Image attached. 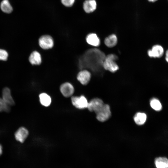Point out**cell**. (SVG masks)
Masks as SVG:
<instances>
[{"label": "cell", "mask_w": 168, "mask_h": 168, "mask_svg": "<svg viewBox=\"0 0 168 168\" xmlns=\"http://www.w3.org/2000/svg\"><path fill=\"white\" fill-rule=\"evenodd\" d=\"M105 57V54L97 49H88L79 60L80 68H89L94 72H100Z\"/></svg>", "instance_id": "6da1fadb"}, {"label": "cell", "mask_w": 168, "mask_h": 168, "mask_svg": "<svg viewBox=\"0 0 168 168\" xmlns=\"http://www.w3.org/2000/svg\"><path fill=\"white\" fill-rule=\"evenodd\" d=\"M118 59V57L114 54H110L105 56L103 63V68L112 72H116L119 68L115 62Z\"/></svg>", "instance_id": "7a4b0ae2"}, {"label": "cell", "mask_w": 168, "mask_h": 168, "mask_svg": "<svg viewBox=\"0 0 168 168\" xmlns=\"http://www.w3.org/2000/svg\"><path fill=\"white\" fill-rule=\"evenodd\" d=\"M96 118L99 121L104 122L110 117L111 112L109 105L104 104L102 107L96 113Z\"/></svg>", "instance_id": "3957f363"}, {"label": "cell", "mask_w": 168, "mask_h": 168, "mask_svg": "<svg viewBox=\"0 0 168 168\" xmlns=\"http://www.w3.org/2000/svg\"><path fill=\"white\" fill-rule=\"evenodd\" d=\"M71 99L72 104L76 108L80 109L87 108L88 102L84 96H72Z\"/></svg>", "instance_id": "277c9868"}, {"label": "cell", "mask_w": 168, "mask_h": 168, "mask_svg": "<svg viewBox=\"0 0 168 168\" xmlns=\"http://www.w3.org/2000/svg\"><path fill=\"white\" fill-rule=\"evenodd\" d=\"M39 44L40 47L43 49H48L53 47L54 41L51 36L49 35H44L39 38Z\"/></svg>", "instance_id": "5b68a950"}, {"label": "cell", "mask_w": 168, "mask_h": 168, "mask_svg": "<svg viewBox=\"0 0 168 168\" xmlns=\"http://www.w3.org/2000/svg\"><path fill=\"white\" fill-rule=\"evenodd\" d=\"M102 100L99 98H94L88 102L87 108L91 112L95 113L98 111L104 105Z\"/></svg>", "instance_id": "8992f818"}, {"label": "cell", "mask_w": 168, "mask_h": 168, "mask_svg": "<svg viewBox=\"0 0 168 168\" xmlns=\"http://www.w3.org/2000/svg\"><path fill=\"white\" fill-rule=\"evenodd\" d=\"M60 90L63 95L66 97L71 96L74 91L73 86L68 82H66L62 84L60 87Z\"/></svg>", "instance_id": "52a82bcc"}, {"label": "cell", "mask_w": 168, "mask_h": 168, "mask_svg": "<svg viewBox=\"0 0 168 168\" xmlns=\"http://www.w3.org/2000/svg\"><path fill=\"white\" fill-rule=\"evenodd\" d=\"M91 77V74L88 71L84 69L80 71L77 75L78 81L83 85L87 84L90 82Z\"/></svg>", "instance_id": "ba28073f"}, {"label": "cell", "mask_w": 168, "mask_h": 168, "mask_svg": "<svg viewBox=\"0 0 168 168\" xmlns=\"http://www.w3.org/2000/svg\"><path fill=\"white\" fill-rule=\"evenodd\" d=\"M164 52V49L161 46L156 45L151 49L149 50L147 53L150 57L160 58L163 55Z\"/></svg>", "instance_id": "9c48e42d"}, {"label": "cell", "mask_w": 168, "mask_h": 168, "mask_svg": "<svg viewBox=\"0 0 168 168\" xmlns=\"http://www.w3.org/2000/svg\"><path fill=\"white\" fill-rule=\"evenodd\" d=\"M29 134L28 130L24 127L19 128L15 132V137L18 141L23 143L26 139Z\"/></svg>", "instance_id": "30bf717a"}, {"label": "cell", "mask_w": 168, "mask_h": 168, "mask_svg": "<svg viewBox=\"0 0 168 168\" xmlns=\"http://www.w3.org/2000/svg\"><path fill=\"white\" fill-rule=\"evenodd\" d=\"M2 98L10 106L13 105L15 104V102L11 96L10 90L7 87H5L3 89Z\"/></svg>", "instance_id": "8fae6325"}, {"label": "cell", "mask_w": 168, "mask_h": 168, "mask_svg": "<svg viewBox=\"0 0 168 168\" xmlns=\"http://www.w3.org/2000/svg\"><path fill=\"white\" fill-rule=\"evenodd\" d=\"M96 2L95 0H86L83 4V8L87 13L94 12L96 9Z\"/></svg>", "instance_id": "7c38bea8"}, {"label": "cell", "mask_w": 168, "mask_h": 168, "mask_svg": "<svg viewBox=\"0 0 168 168\" xmlns=\"http://www.w3.org/2000/svg\"><path fill=\"white\" fill-rule=\"evenodd\" d=\"M86 40L88 44L95 47H97L100 44V39L95 33L88 34L86 36Z\"/></svg>", "instance_id": "4fadbf2b"}, {"label": "cell", "mask_w": 168, "mask_h": 168, "mask_svg": "<svg viewBox=\"0 0 168 168\" xmlns=\"http://www.w3.org/2000/svg\"><path fill=\"white\" fill-rule=\"evenodd\" d=\"M29 60L30 63L32 65H40L42 62L41 55L38 51H34L30 54L29 57Z\"/></svg>", "instance_id": "5bb4252c"}, {"label": "cell", "mask_w": 168, "mask_h": 168, "mask_svg": "<svg viewBox=\"0 0 168 168\" xmlns=\"http://www.w3.org/2000/svg\"><path fill=\"white\" fill-rule=\"evenodd\" d=\"M154 163L156 168H168V159L166 157H158L155 158Z\"/></svg>", "instance_id": "9a60e30c"}, {"label": "cell", "mask_w": 168, "mask_h": 168, "mask_svg": "<svg viewBox=\"0 0 168 168\" xmlns=\"http://www.w3.org/2000/svg\"><path fill=\"white\" fill-rule=\"evenodd\" d=\"M117 43V38L114 34H112L106 37L104 40L105 45L108 47H113L116 45Z\"/></svg>", "instance_id": "2e32d148"}, {"label": "cell", "mask_w": 168, "mask_h": 168, "mask_svg": "<svg viewBox=\"0 0 168 168\" xmlns=\"http://www.w3.org/2000/svg\"><path fill=\"white\" fill-rule=\"evenodd\" d=\"M147 116L143 113L138 112L134 115L133 117L135 122L138 125H142L144 124L146 121Z\"/></svg>", "instance_id": "e0dca14e"}, {"label": "cell", "mask_w": 168, "mask_h": 168, "mask_svg": "<svg viewBox=\"0 0 168 168\" xmlns=\"http://www.w3.org/2000/svg\"><path fill=\"white\" fill-rule=\"evenodd\" d=\"M40 103L44 106L47 107L49 106L51 102V99L50 97L47 94L43 93L39 95Z\"/></svg>", "instance_id": "ac0fdd59"}, {"label": "cell", "mask_w": 168, "mask_h": 168, "mask_svg": "<svg viewBox=\"0 0 168 168\" xmlns=\"http://www.w3.org/2000/svg\"><path fill=\"white\" fill-rule=\"evenodd\" d=\"M0 8L3 12L7 13H10L13 10L12 7L8 0H3L1 2Z\"/></svg>", "instance_id": "d6986e66"}, {"label": "cell", "mask_w": 168, "mask_h": 168, "mask_svg": "<svg viewBox=\"0 0 168 168\" xmlns=\"http://www.w3.org/2000/svg\"><path fill=\"white\" fill-rule=\"evenodd\" d=\"M151 107L156 111H160L162 108L161 104L159 100L156 98H152L150 102Z\"/></svg>", "instance_id": "ffe728a7"}, {"label": "cell", "mask_w": 168, "mask_h": 168, "mask_svg": "<svg viewBox=\"0 0 168 168\" xmlns=\"http://www.w3.org/2000/svg\"><path fill=\"white\" fill-rule=\"evenodd\" d=\"M10 110V105L0 97V112H9Z\"/></svg>", "instance_id": "44dd1931"}, {"label": "cell", "mask_w": 168, "mask_h": 168, "mask_svg": "<svg viewBox=\"0 0 168 168\" xmlns=\"http://www.w3.org/2000/svg\"><path fill=\"white\" fill-rule=\"evenodd\" d=\"M8 54L5 50L0 49V60L6 61L7 59Z\"/></svg>", "instance_id": "7402d4cb"}, {"label": "cell", "mask_w": 168, "mask_h": 168, "mask_svg": "<svg viewBox=\"0 0 168 168\" xmlns=\"http://www.w3.org/2000/svg\"><path fill=\"white\" fill-rule=\"evenodd\" d=\"M61 1L62 3L67 7L72 6L75 2V0H61Z\"/></svg>", "instance_id": "603a6c76"}, {"label": "cell", "mask_w": 168, "mask_h": 168, "mask_svg": "<svg viewBox=\"0 0 168 168\" xmlns=\"http://www.w3.org/2000/svg\"><path fill=\"white\" fill-rule=\"evenodd\" d=\"M166 56L165 59H166V61L167 62H168V52L167 50L166 51Z\"/></svg>", "instance_id": "cb8c5ba5"}, {"label": "cell", "mask_w": 168, "mask_h": 168, "mask_svg": "<svg viewBox=\"0 0 168 168\" xmlns=\"http://www.w3.org/2000/svg\"><path fill=\"white\" fill-rule=\"evenodd\" d=\"M2 145L0 144V156L2 154Z\"/></svg>", "instance_id": "d4e9b609"}, {"label": "cell", "mask_w": 168, "mask_h": 168, "mask_svg": "<svg viewBox=\"0 0 168 168\" xmlns=\"http://www.w3.org/2000/svg\"><path fill=\"white\" fill-rule=\"evenodd\" d=\"M147 0L151 2H156L157 0Z\"/></svg>", "instance_id": "484cf974"}]
</instances>
